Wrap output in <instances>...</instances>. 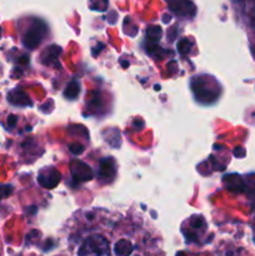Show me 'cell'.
I'll return each mask as SVG.
<instances>
[{"label": "cell", "mask_w": 255, "mask_h": 256, "mask_svg": "<svg viewBox=\"0 0 255 256\" xmlns=\"http://www.w3.org/2000/svg\"><path fill=\"white\" fill-rule=\"evenodd\" d=\"M45 32H46V25L42 22H35L25 32L22 38V44L28 49H35L42 42Z\"/></svg>", "instance_id": "6da1fadb"}, {"label": "cell", "mask_w": 255, "mask_h": 256, "mask_svg": "<svg viewBox=\"0 0 255 256\" xmlns=\"http://www.w3.org/2000/svg\"><path fill=\"white\" fill-rule=\"evenodd\" d=\"M80 255H89V254H95V255H106L109 254V248H108V242L102 236H94L89 238L86 242H84V245L82 246V249L79 250Z\"/></svg>", "instance_id": "7a4b0ae2"}, {"label": "cell", "mask_w": 255, "mask_h": 256, "mask_svg": "<svg viewBox=\"0 0 255 256\" xmlns=\"http://www.w3.org/2000/svg\"><path fill=\"white\" fill-rule=\"evenodd\" d=\"M72 178H74L78 182H84L92 178V169H90L86 164H84V162H72Z\"/></svg>", "instance_id": "3957f363"}, {"label": "cell", "mask_w": 255, "mask_h": 256, "mask_svg": "<svg viewBox=\"0 0 255 256\" xmlns=\"http://www.w3.org/2000/svg\"><path fill=\"white\" fill-rule=\"evenodd\" d=\"M46 174H44V172H40V175L38 176V182L42 186L49 188V189H52V188L56 186V184H59L60 182V174L58 172V170L55 169H49L45 170Z\"/></svg>", "instance_id": "277c9868"}, {"label": "cell", "mask_w": 255, "mask_h": 256, "mask_svg": "<svg viewBox=\"0 0 255 256\" xmlns=\"http://www.w3.org/2000/svg\"><path fill=\"white\" fill-rule=\"evenodd\" d=\"M8 100L12 104L19 105V106H26V105L30 106L32 104V100L28 98V95L22 89H14L12 92H10L8 95Z\"/></svg>", "instance_id": "5b68a950"}, {"label": "cell", "mask_w": 255, "mask_h": 256, "mask_svg": "<svg viewBox=\"0 0 255 256\" xmlns=\"http://www.w3.org/2000/svg\"><path fill=\"white\" fill-rule=\"evenodd\" d=\"M99 175L102 178H112L115 175V164L114 160L108 158L100 162V169H99Z\"/></svg>", "instance_id": "8992f818"}, {"label": "cell", "mask_w": 255, "mask_h": 256, "mask_svg": "<svg viewBox=\"0 0 255 256\" xmlns=\"http://www.w3.org/2000/svg\"><path fill=\"white\" fill-rule=\"evenodd\" d=\"M60 54H62V49H60L58 45H52V46H49L44 52H42V64H52V62H54L55 60L59 58Z\"/></svg>", "instance_id": "52a82bcc"}, {"label": "cell", "mask_w": 255, "mask_h": 256, "mask_svg": "<svg viewBox=\"0 0 255 256\" xmlns=\"http://www.w3.org/2000/svg\"><path fill=\"white\" fill-rule=\"evenodd\" d=\"M114 252L118 255H129L132 252V246L126 240H120V242H118L115 244Z\"/></svg>", "instance_id": "ba28073f"}, {"label": "cell", "mask_w": 255, "mask_h": 256, "mask_svg": "<svg viewBox=\"0 0 255 256\" xmlns=\"http://www.w3.org/2000/svg\"><path fill=\"white\" fill-rule=\"evenodd\" d=\"M79 92H80L79 82L72 80V82H70L69 84H68L66 89L64 90V96L70 100H74L75 98L78 96V94H79Z\"/></svg>", "instance_id": "9c48e42d"}, {"label": "cell", "mask_w": 255, "mask_h": 256, "mask_svg": "<svg viewBox=\"0 0 255 256\" xmlns=\"http://www.w3.org/2000/svg\"><path fill=\"white\" fill-rule=\"evenodd\" d=\"M162 28L155 26V25H152L146 29V39L149 40L150 42H156L158 40H160L162 38Z\"/></svg>", "instance_id": "30bf717a"}, {"label": "cell", "mask_w": 255, "mask_h": 256, "mask_svg": "<svg viewBox=\"0 0 255 256\" xmlns=\"http://www.w3.org/2000/svg\"><path fill=\"white\" fill-rule=\"evenodd\" d=\"M190 49H192V42L188 39H182L178 42V50L182 55H186L190 52Z\"/></svg>", "instance_id": "8fae6325"}, {"label": "cell", "mask_w": 255, "mask_h": 256, "mask_svg": "<svg viewBox=\"0 0 255 256\" xmlns=\"http://www.w3.org/2000/svg\"><path fill=\"white\" fill-rule=\"evenodd\" d=\"M12 192V188L10 185H0V200L5 199Z\"/></svg>", "instance_id": "7c38bea8"}, {"label": "cell", "mask_w": 255, "mask_h": 256, "mask_svg": "<svg viewBox=\"0 0 255 256\" xmlns=\"http://www.w3.org/2000/svg\"><path fill=\"white\" fill-rule=\"evenodd\" d=\"M192 228H202L204 226V219L202 216H195L192 219Z\"/></svg>", "instance_id": "4fadbf2b"}, {"label": "cell", "mask_w": 255, "mask_h": 256, "mask_svg": "<svg viewBox=\"0 0 255 256\" xmlns=\"http://www.w3.org/2000/svg\"><path fill=\"white\" fill-rule=\"evenodd\" d=\"M70 152H72V154H75V155H79V154H82V152H84V148L82 146V145H72V146H70Z\"/></svg>", "instance_id": "5bb4252c"}, {"label": "cell", "mask_w": 255, "mask_h": 256, "mask_svg": "<svg viewBox=\"0 0 255 256\" xmlns=\"http://www.w3.org/2000/svg\"><path fill=\"white\" fill-rule=\"evenodd\" d=\"M16 122H18V118L15 116V115H10V116L8 118V126L14 128L15 124H16Z\"/></svg>", "instance_id": "9a60e30c"}, {"label": "cell", "mask_w": 255, "mask_h": 256, "mask_svg": "<svg viewBox=\"0 0 255 256\" xmlns=\"http://www.w3.org/2000/svg\"><path fill=\"white\" fill-rule=\"evenodd\" d=\"M234 154L238 155V158H242L245 155V152L244 149H242V148H236V149L234 150Z\"/></svg>", "instance_id": "2e32d148"}]
</instances>
